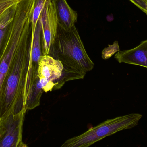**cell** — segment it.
Segmentation results:
<instances>
[{
	"label": "cell",
	"instance_id": "obj_1",
	"mask_svg": "<svg viewBox=\"0 0 147 147\" xmlns=\"http://www.w3.org/2000/svg\"><path fill=\"white\" fill-rule=\"evenodd\" d=\"M33 36L31 15L26 23L2 89L0 120L26 109L29 92L38 80L32 66Z\"/></svg>",
	"mask_w": 147,
	"mask_h": 147
},
{
	"label": "cell",
	"instance_id": "obj_2",
	"mask_svg": "<svg viewBox=\"0 0 147 147\" xmlns=\"http://www.w3.org/2000/svg\"><path fill=\"white\" fill-rule=\"evenodd\" d=\"M51 52L63 66V76L57 87L67 81L84 78L94 68V63L87 54L75 26L65 30L58 25Z\"/></svg>",
	"mask_w": 147,
	"mask_h": 147
},
{
	"label": "cell",
	"instance_id": "obj_3",
	"mask_svg": "<svg viewBox=\"0 0 147 147\" xmlns=\"http://www.w3.org/2000/svg\"><path fill=\"white\" fill-rule=\"evenodd\" d=\"M142 115L133 113L109 119L75 137L67 140L60 147H89L107 136L138 125Z\"/></svg>",
	"mask_w": 147,
	"mask_h": 147
},
{
	"label": "cell",
	"instance_id": "obj_4",
	"mask_svg": "<svg viewBox=\"0 0 147 147\" xmlns=\"http://www.w3.org/2000/svg\"><path fill=\"white\" fill-rule=\"evenodd\" d=\"M34 0H20L17 3L12 28L0 58V97L7 74L28 19L32 15Z\"/></svg>",
	"mask_w": 147,
	"mask_h": 147
},
{
	"label": "cell",
	"instance_id": "obj_5",
	"mask_svg": "<svg viewBox=\"0 0 147 147\" xmlns=\"http://www.w3.org/2000/svg\"><path fill=\"white\" fill-rule=\"evenodd\" d=\"M26 109L0 120V147H17L22 142V128Z\"/></svg>",
	"mask_w": 147,
	"mask_h": 147
},
{
	"label": "cell",
	"instance_id": "obj_6",
	"mask_svg": "<svg viewBox=\"0 0 147 147\" xmlns=\"http://www.w3.org/2000/svg\"><path fill=\"white\" fill-rule=\"evenodd\" d=\"M42 55L50 54L57 36L58 22L51 0H47L40 14Z\"/></svg>",
	"mask_w": 147,
	"mask_h": 147
},
{
	"label": "cell",
	"instance_id": "obj_7",
	"mask_svg": "<svg viewBox=\"0 0 147 147\" xmlns=\"http://www.w3.org/2000/svg\"><path fill=\"white\" fill-rule=\"evenodd\" d=\"M63 66L61 62L49 55H42L38 62V78L40 80H47L56 84L63 76Z\"/></svg>",
	"mask_w": 147,
	"mask_h": 147
},
{
	"label": "cell",
	"instance_id": "obj_8",
	"mask_svg": "<svg viewBox=\"0 0 147 147\" xmlns=\"http://www.w3.org/2000/svg\"><path fill=\"white\" fill-rule=\"evenodd\" d=\"M119 63L134 65L147 69V40L130 50L119 51L115 55Z\"/></svg>",
	"mask_w": 147,
	"mask_h": 147
},
{
	"label": "cell",
	"instance_id": "obj_9",
	"mask_svg": "<svg viewBox=\"0 0 147 147\" xmlns=\"http://www.w3.org/2000/svg\"><path fill=\"white\" fill-rule=\"evenodd\" d=\"M57 19L58 25L63 29L69 30L75 26L78 14L72 9L66 0H51Z\"/></svg>",
	"mask_w": 147,
	"mask_h": 147
},
{
	"label": "cell",
	"instance_id": "obj_10",
	"mask_svg": "<svg viewBox=\"0 0 147 147\" xmlns=\"http://www.w3.org/2000/svg\"><path fill=\"white\" fill-rule=\"evenodd\" d=\"M17 3L9 8L3 12L2 14V20L0 25V58L4 45L12 28L13 19Z\"/></svg>",
	"mask_w": 147,
	"mask_h": 147
},
{
	"label": "cell",
	"instance_id": "obj_11",
	"mask_svg": "<svg viewBox=\"0 0 147 147\" xmlns=\"http://www.w3.org/2000/svg\"><path fill=\"white\" fill-rule=\"evenodd\" d=\"M41 34L42 24L40 16L33 36L32 45V64L33 71L35 74H38V62L42 55L41 48Z\"/></svg>",
	"mask_w": 147,
	"mask_h": 147
},
{
	"label": "cell",
	"instance_id": "obj_12",
	"mask_svg": "<svg viewBox=\"0 0 147 147\" xmlns=\"http://www.w3.org/2000/svg\"><path fill=\"white\" fill-rule=\"evenodd\" d=\"M44 90L39 83V79L31 88L27 100V110H32L40 105V99Z\"/></svg>",
	"mask_w": 147,
	"mask_h": 147
},
{
	"label": "cell",
	"instance_id": "obj_13",
	"mask_svg": "<svg viewBox=\"0 0 147 147\" xmlns=\"http://www.w3.org/2000/svg\"><path fill=\"white\" fill-rule=\"evenodd\" d=\"M47 0H34L32 11L33 34H34L37 22Z\"/></svg>",
	"mask_w": 147,
	"mask_h": 147
},
{
	"label": "cell",
	"instance_id": "obj_14",
	"mask_svg": "<svg viewBox=\"0 0 147 147\" xmlns=\"http://www.w3.org/2000/svg\"><path fill=\"white\" fill-rule=\"evenodd\" d=\"M120 51L118 42L117 41H115L113 45H109L108 47L104 49L102 52V57L103 59H108Z\"/></svg>",
	"mask_w": 147,
	"mask_h": 147
},
{
	"label": "cell",
	"instance_id": "obj_15",
	"mask_svg": "<svg viewBox=\"0 0 147 147\" xmlns=\"http://www.w3.org/2000/svg\"><path fill=\"white\" fill-rule=\"evenodd\" d=\"M20 0H0V16L9 8L18 3Z\"/></svg>",
	"mask_w": 147,
	"mask_h": 147
},
{
	"label": "cell",
	"instance_id": "obj_16",
	"mask_svg": "<svg viewBox=\"0 0 147 147\" xmlns=\"http://www.w3.org/2000/svg\"><path fill=\"white\" fill-rule=\"evenodd\" d=\"M147 15V0H129Z\"/></svg>",
	"mask_w": 147,
	"mask_h": 147
},
{
	"label": "cell",
	"instance_id": "obj_17",
	"mask_svg": "<svg viewBox=\"0 0 147 147\" xmlns=\"http://www.w3.org/2000/svg\"><path fill=\"white\" fill-rule=\"evenodd\" d=\"M17 147H28V146L26 144H24L22 141L19 144V146Z\"/></svg>",
	"mask_w": 147,
	"mask_h": 147
},
{
	"label": "cell",
	"instance_id": "obj_18",
	"mask_svg": "<svg viewBox=\"0 0 147 147\" xmlns=\"http://www.w3.org/2000/svg\"><path fill=\"white\" fill-rule=\"evenodd\" d=\"M3 13L1 15V16H0V25H1V22H2V20Z\"/></svg>",
	"mask_w": 147,
	"mask_h": 147
}]
</instances>
